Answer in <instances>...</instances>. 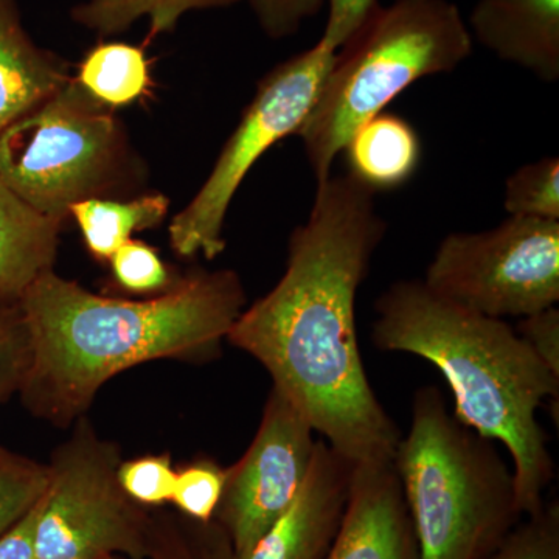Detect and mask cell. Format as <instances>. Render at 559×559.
I'll use <instances>...</instances> for the list:
<instances>
[{
	"label": "cell",
	"mask_w": 559,
	"mask_h": 559,
	"mask_svg": "<svg viewBox=\"0 0 559 559\" xmlns=\"http://www.w3.org/2000/svg\"><path fill=\"white\" fill-rule=\"evenodd\" d=\"M374 194L348 173L320 183L310 218L290 234L285 274L226 337L353 465L393 462L401 440L356 331V296L385 234Z\"/></svg>",
	"instance_id": "1"
},
{
	"label": "cell",
	"mask_w": 559,
	"mask_h": 559,
	"mask_svg": "<svg viewBox=\"0 0 559 559\" xmlns=\"http://www.w3.org/2000/svg\"><path fill=\"white\" fill-rule=\"evenodd\" d=\"M20 307L31 342L22 403L69 428L121 371L151 360L215 359L245 310L246 290L235 271H193L156 296L120 299L49 271Z\"/></svg>",
	"instance_id": "2"
},
{
	"label": "cell",
	"mask_w": 559,
	"mask_h": 559,
	"mask_svg": "<svg viewBox=\"0 0 559 559\" xmlns=\"http://www.w3.org/2000/svg\"><path fill=\"white\" fill-rule=\"evenodd\" d=\"M377 314L374 347L440 370L454 395V417L509 451L522 516L538 513L555 462L536 412L544 401H558L559 377L506 320L441 299L423 280L390 286Z\"/></svg>",
	"instance_id": "3"
},
{
	"label": "cell",
	"mask_w": 559,
	"mask_h": 559,
	"mask_svg": "<svg viewBox=\"0 0 559 559\" xmlns=\"http://www.w3.org/2000/svg\"><path fill=\"white\" fill-rule=\"evenodd\" d=\"M393 463L419 559H487L521 522L513 469L496 441L462 425L436 385L415 392Z\"/></svg>",
	"instance_id": "4"
},
{
	"label": "cell",
	"mask_w": 559,
	"mask_h": 559,
	"mask_svg": "<svg viewBox=\"0 0 559 559\" xmlns=\"http://www.w3.org/2000/svg\"><path fill=\"white\" fill-rule=\"evenodd\" d=\"M471 51L473 36L451 0L378 2L337 50L297 132L318 186L330 178L353 132L418 80L457 69Z\"/></svg>",
	"instance_id": "5"
},
{
	"label": "cell",
	"mask_w": 559,
	"mask_h": 559,
	"mask_svg": "<svg viewBox=\"0 0 559 559\" xmlns=\"http://www.w3.org/2000/svg\"><path fill=\"white\" fill-rule=\"evenodd\" d=\"M0 178L64 227L70 209L135 193L146 170L116 110L75 79L0 132Z\"/></svg>",
	"instance_id": "6"
},
{
	"label": "cell",
	"mask_w": 559,
	"mask_h": 559,
	"mask_svg": "<svg viewBox=\"0 0 559 559\" xmlns=\"http://www.w3.org/2000/svg\"><path fill=\"white\" fill-rule=\"evenodd\" d=\"M121 455L86 415L55 450L36 527V559H143L156 524L123 491Z\"/></svg>",
	"instance_id": "7"
},
{
	"label": "cell",
	"mask_w": 559,
	"mask_h": 559,
	"mask_svg": "<svg viewBox=\"0 0 559 559\" xmlns=\"http://www.w3.org/2000/svg\"><path fill=\"white\" fill-rule=\"evenodd\" d=\"M336 53L318 40L314 47L275 66L260 80L209 178L193 200L173 216L168 235L179 257L213 260L224 252V223L235 193L264 153L299 132Z\"/></svg>",
	"instance_id": "8"
},
{
	"label": "cell",
	"mask_w": 559,
	"mask_h": 559,
	"mask_svg": "<svg viewBox=\"0 0 559 559\" xmlns=\"http://www.w3.org/2000/svg\"><path fill=\"white\" fill-rule=\"evenodd\" d=\"M426 286L487 318H527L559 300V221L510 216L491 230L451 234Z\"/></svg>",
	"instance_id": "9"
},
{
	"label": "cell",
	"mask_w": 559,
	"mask_h": 559,
	"mask_svg": "<svg viewBox=\"0 0 559 559\" xmlns=\"http://www.w3.org/2000/svg\"><path fill=\"white\" fill-rule=\"evenodd\" d=\"M319 439V437H318ZM316 430L296 406L272 388L248 451L227 468L215 522L234 559H245L288 510L310 473Z\"/></svg>",
	"instance_id": "10"
},
{
	"label": "cell",
	"mask_w": 559,
	"mask_h": 559,
	"mask_svg": "<svg viewBox=\"0 0 559 559\" xmlns=\"http://www.w3.org/2000/svg\"><path fill=\"white\" fill-rule=\"evenodd\" d=\"M325 559H419L395 463L353 465L347 509Z\"/></svg>",
	"instance_id": "11"
},
{
	"label": "cell",
	"mask_w": 559,
	"mask_h": 559,
	"mask_svg": "<svg viewBox=\"0 0 559 559\" xmlns=\"http://www.w3.org/2000/svg\"><path fill=\"white\" fill-rule=\"evenodd\" d=\"M352 471L319 437L299 495L245 559H325L347 509Z\"/></svg>",
	"instance_id": "12"
},
{
	"label": "cell",
	"mask_w": 559,
	"mask_h": 559,
	"mask_svg": "<svg viewBox=\"0 0 559 559\" xmlns=\"http://www.w3.org/2000/svg\"><path fill=\"white\" fill-rule=\"evenodd\" d=\"M471 32L499 58L551 83L559 76V0H479Z\"/></svg>",
	"instance_id": "13"
},
{
	"label": "cell",
	"mask_w": 559,
	"mask_h": 559,
	"mask_svg": "<svg viewBox=\"0 0 559 559\" xmlns=\"http://www.w3.org/2000/svg\"><path fill=\"white\" fill-rule=\"evenodd\" d=\"M70 79L66 61L40 49L25 31L17 0H0V132Z\"/></svg>",
	"instance_id": "14"
},
{
	"label": "cell",
	"mask_w": 559,
	"mask_h": 559,
	"mask_svg": "<svg viewBox=\"0 0 559 559\" xmlns=\"http://www.w3.org/2000/svg\"><path fill=\"white\" fill-rule=\"evenodd\" d=\"M61 230L0 178V304H16L35 280L53 271Z\"/></svg>",
	"instance_id": "15"
},
{
	"label": "cell",
	"mask_w": 559,
	"mask_h": 559,
	"mask_svg": "<svg viewBox=\"0 0 559 559\" xmlns=\"http://www.w3.org/2000/svg\"><path fill=\"white\" fill-rule=\"evenodd\" d=\"M348 175L378 193L406 186L421 162V140L409 121L392 112L371 117L347 145Z\"/></svg>",
	"instance_id": "16"
},
{
	"label": "cell",
	"mask_w": 559,
	"mask_h": 559,
	"mask_svg": "<svg viewBox=\"0 0 559 559\" xmlns=\"http://www.w3.org/2000/svg\"><path fill=\"white\" fill-rule=\"evenodd\" d=\"M170 212V198L159 191L138 194L127 200L95 198L70 209L92 257L108 263L110 257L132 240L135 234L154 229Z\"/></svg>",
	"instance_id": "17"
},
{
	"label": "cell",
	"mask_w": 559,
	"mask_h": 559,
	"mask_svg": "<svg viewBox=\"0 0 559 559\" xmlns=\"http://www.w3.org/2000/svg\"><path fill=\"white\" fill-rule=\"evenodd\" d=\"M94 100L117 110L148 97L154 87L145 49L121 40L92 47L73 76Z\"/></svg>",
	"instance_id": "18"
},
{
	"label": "cell",
	"mask_w": 559,
	"mask_h": 559,
	"mask_svg": "<svg viewBox=\"0 0 559 559\" xmlns=\"http://www.w3.org/2000/svg\"><path fill=\"white\" fill-rule=\"evenodd\" d=\"M241 0H86L72 9V20L103 39L127 32L142 17L148 20L150 39L178 27L190 11L226 9Z\"/></svg>",
	"instance_id": "19"
},
{
	"label": "cell",
	"mask_w": 559,
	"mask_h": 559,
	"mask_svg": "<svg viewBox=\"0 0 559 559\" xmlns=\"http://www.w3.org/2000/svg\"><path fill=\"white\" fill-rule=\"evenodd\" d=\"M503 205L510 216L559 221V160L546 157L524 165L506 183Z\"/></svg>",
	"instance_id": "20"
},
{
	"label": "cell",
	"mask_w": 559,
	"mask_h": 559,
	"mask_svg": "<svg viewBox=\"0 0 559 559\" xmlns=\"http://www.w3.org/2000/svg\"><path fill=\"white\" fill-rule=\"evenodd\" d=\"M47 481V465L0 448V536L38 502Z\"/></svg>",
	"instance_id": "21"
},
{
	"label": "cell",
	"mask_w": 559,
	"mask_h": 559,
	"mask_svg": "<svg viewBox=\"0 0 559 559\" xmlns=\"http://www.w3.org/2000/svg\"><path fill=\"white\" fill-rule=\"evenodd\" d=\"M227 469L215 460L200 459L176 471L171 503L191 521L212 524L223 498Z\"/></svg>",
	"instance_id": "22"
},
{
	"label": "cell",
	"mask_w": 559,
	"mask_h": 559,
	"mask_svg": "<svg viewBox=\"0 0 559 559\" xmlns=\"http://www.w3.org/2000/svg\"><path fill=\"white\" fill-rule=\"evenodd\" d=\"M108 263L117 286L134 296H156L170 289L179 280L153 246L134 238L124 242Z\"/></svg>",
	"instance_id": "23"
},
{
	"label": "cell",
	"mask_w": 559,
	"mask_h": 559,
	"mask_svg": "<svg viewBox=\"0 0 559 559\" xmlns=\"http://www.w3.org/2000/svg\"><path fill=\"white\" fill-rule=\"evenodd\" d=\"M487 559H559L558 502L520 522Z\"/></svg>",
	"instance_id": "24"
},
{
	"label": "cell",
	"mask_w": 559,
	"mask_h": 559,
	"mask_svg": "<svg viewBox=\"0 0 559 559\" xmlns=\"http://www.w3.org/2000/svg\"><path fill=\"white\" fill-rule=\"evenodd\" d=\"M121 488L139 506L151 509L171 502L176 469L168 454L143 455L121 460L119 466Z\"/></svg>",
	"instance_id": "25"
},
{
	"label": "cell",
	"mask_w": 559,
	"mask_h": 559,
	"mask_svg": "<svg viewBox=\"0 0 559 559\" xmlns=\"http://www.w3.org/2000/svg\"><path fill=\"white\" fill-rule=\"evenodd\" d=\"M31 362V342L20 301L0 304V404L20 392Z\"/></svg>",
	"instance_id": "26"
},
{
	"label": "cell",
	"mask_w": 559,
	"mask_h": 559,
	"mask_svg": "<svg viewBox=\"0 0 559 559\" xmlns=\"http://www.w3.org/2000/svg\"><path fill=\"white\" fill-rule=\"evenodd\" d=\"M260 27L272 39L288 38L304 21L316 16L325 0H249Z\"/></svg>",
	"instance_id": "27"
},
{
	"label": "cell",
	"mask_w": 559,
	"mask_h": 559,
	"mask_svg": "<svg viewBox=\"0 0 559 559\" xmlns=\"http://www.w3.org/2000/svg\"><path fill=\"white\" fill-rule=\"evenodd\" d=\"M516 333L543 360L544 366L559 377V310L547 308L536 314L522 318Z\"/></svg>",
	"instance_id": "28"
},
{
	"label": "cell",
	"mask_w": 559,
	"mask_h": 559,
	"mask_svg": "<svg viewBox=\"0 0 559 559\" xmlns=\"http://www.w3.org/2000/svg\"><path fill=\"white\" fill-rule=\"evenodd\" d=\"M329 3V17L320 43L331 50H340L353 33L369 16L378 0H325Z\"/></svg>",
	"instance_id": "29"
},
{
	"label": "cell",
	"mask_w": 559,
	"mask_h": 559,
	"mask_svg": "<svg viewBox=\"0 0 559 559\" xmlns=\"http://www.w3.org/2000/svg\"><path fill=\"white\" fill-rule=\"evenodd\" d=\"M108 559H128L123 557H110ZM143 559H234L229 540L226 535L219 540L216 549L210 550L205 547H197L182 536L165 535L156 527L154 532L153 547L148 557Z\"/></svg>",
	"instance_id": "30"
},
{
	"label": "cell",
	"mask_w": 559,
	"mask_h": 559,
	"mask_svg": "<svg viewBox=\"0 0 559 559\" xmlns=\"http://www.w3.org/2000/svg\"><path fill=\"white\" fill-rule=\"evenodd\" d=\"M43 496L16 524L0 536V559H36V527Z\"/></svg>",
	"instance_id": "31"
}]
</instances>
